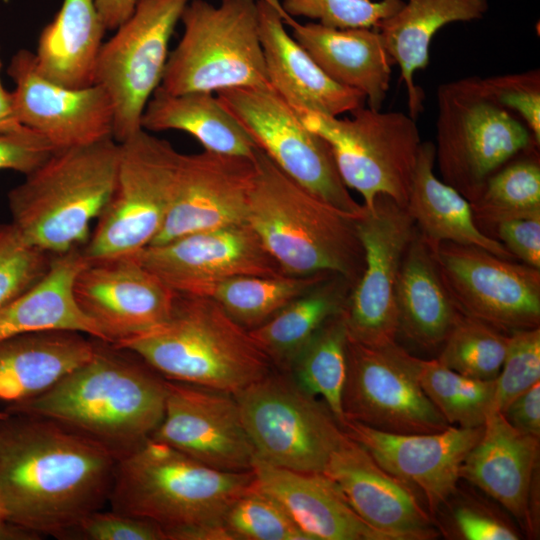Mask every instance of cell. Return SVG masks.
<instances>
[{
	"label": "cell",
	"instance_id": "6da1fadb",
	"mask_svg": "<svg viewBox=\"0 0 540 540\" xmlns=\"http://www.w3.org/2000/svg\"><path fill=\"white\" fill-rule=\"evenodd\" d=\"M117 458L52 420L23 414L0 419V511L35 536L65 539L108 502Z\"/></svg>",
	"mask_w": 540,
	"mask_h": 540
},
{
	"label": "cell",
	"instance_id": "7a4b0ae2",
	"mask_svg": "<svg viewBox=\"0 0 540 540\" xmlns=\"http://www.w3.org/2000/svg\"><path fill=\"white\" fill-rule=\"evenodd\" d=\"M165 401L166 379L132 351L94 338V352L86 362L5 411L52 420L100 444L118 460L152 437Z\"/></svg>",
	"mask_w": 540,
	"mask_h": 540
},
{
	"label": "cell",
	"instance_id": "3957f363",
	"mask_svg": "<svg viewBox=\"0 0 540 540\" xmlns=\"http://www.w3.org/2000/svg\"><path fill=\"white\" fill-rule=\"evenodd\" d=\"M246 223L285 275H341L354 285L364 269L355 216L322 200L258 147Z\"/></svg>",
	"mask_w": 540,
	"mask_h": 540
},
{
	"label": "cell",
	"instance_id": "277c9868",
	"mask_svg": "<svg viewBox=\"0 0 540 540\" xmlns=\"http://www.w3.org/2000/svg\"><path fill=\"white\" fill-rule=\"evenodd\" d=\"M119 154L113 137L54 150L9 191L10 223L50 255L83 248L114 189Z\"/></svg>",
	"mask_w": 540,
	"mask_h": 540
},
{
	"label": "cell",
	"instance_id": "5b68a950",
	"mask_svg": "<svg viewBox=\"0 0 540 540\" xmlns=\"http://www.w3.org/2000/svg\"><path fill=\"white\" fill-rule=\"evenodd\" d=\"M118 347L169 381L236 394L273 366L250 332L211 297L176 293L169 318Z\"/></svg>",
	"mask_w": 540,
	"mask_h": 540
},
{
	"label": "cell",
	"instance_id": "8992f818",
	"mask_svg": "<svg viewBox=\"0 0 540 540\" xmlns=\"http://www.w3.org/2000/svg\"><path fill=\"white\" fill-rule=\"evenodd\" d=\"M254 482L252 470L223 471L150 438L117 460L112 510L157 523L166 540L195 526H224L231 503Z\"/></svg>",
	"mask_w": 540,
	"mask_h": 540
},
{
	"label": "cell",
	"instance_id": "52a82bcc",
	"mask_svg": "<svg viewBox=\"0 0 540 540\" xmlns=\"http://www.w3.org/2000/svg\"><path fill=\"white\" fill-rule=\"evenodd\" d=\"M160 87L171 94L267 87L256 0H191Z\"/></svg>",
	"mask_w": 540,
	"mask_h": 540
},
{
	"label": "cell",
	"instance_id": "ba28073f",
	"mask_svg": "<svg viewBox=\"0 0 540 540\" xmlns=\"http://www.w3.org/2000/svg\"><path fill=\"white\" fill-rule=\"evenodd\" d=\"M435 163L441 180L469 203L486 180L518 153L539 146L528 127L469 76L437 89Z\"/></svg>",
	"mask_w": 540,
	"mask_h": 540
},
{
	"label": "cell",
	"instance_id": "9c48e42d",
	"mask_svg": "<svg viewBox=\"0 0 540 540\" xmlns=\"http://www.w3.org/2000/svg\"><path fill=\"white\" fill-rule=\"evenodd\" d=\"M295 112L328 143L344 184L362 196L365 207L378 195L406 205L422 144L416 119L365 105L346 118Z\"/></svg>",
	"mask_w": 540,
	"mask_h": 540
},
{
	"label": "cell",
	"instance_id": "30bf717a",
	"mask_svg": "<svg viewBox=\"0 0 540 540\" xmlns=\"http://www.w3.org/2000/svg\"><path fill=\"white\" fill-rule=\"evenodd\" d=\"M234 396L256 458L271 465L323 473L347 437L326 403L289 372L273 368Z\"/></svg>",
	"mask_w": 540,
	"mask_h": 540
},
{
	"label": "cell",
	"instance_id": "8fae6325",
	"mask_svg": "<svg viewBox=\"0 0 540 540\" xmlns=\"http://www.w3.org/2000/svg\"><path fill=\"white\" fill-rule=\"evenodd\" d=\"M119 145L114 189L82 248L87 260L133 255L150 245L172 203L180 153L143 129Z\"/></svg>",
	"mask_w": 540,
	"mask_h": 540
},
{
	"label": "cell",
	"instance_id": "7c38bea8",
	"mask_svg": "<svg viewBox=\"0 0 540 540\" xmlns=\"http://www.w3.org/2000/svg\"><path fill=\"white\" fill-rule=\"evenodd\" d=\"M215 95L288 176L332 206L355 216L363 214L364 206L344 184L328 143L271 86L231 88Z\"/></svg>",
	"mask_w": 540,
	"mask_h": 540
},
{
	"label": "cell",
	"instance_id": "4fadbf2b",
	"mask_svg": "<svg viewBox=\"0 0 540 540\" xmlns=\"http://www.w3.org/2000/svg\"><path fill=\"white\" fill-rule=\"evenodd\" d=\"M190 0H138L130 17L103 43L96 69L113 107L118 143L142 130L143 111L161 85L169 42Z\"/></svg>",
	"mask_w": 540,
	"mask_h": 540
},
{
	"label": "cell",
	"instance_id": "5bb4252c",
	"mask_svg": "<svg viewBox=\"0 0 540 540\" xmlns=\"http://www.w3.org/2000/svg\"><path fill=\"white\" fill-rule=\"evenodd\" d=\"M421 360L396 341L367 346L348 338L345 420L397 434L435 433L451 426L420 384Z\"/></svg>",
	"mask_w": 540,
	"mask_h": 540
},
{
	"label": "cell",
	"instance_id": "9a60e30c",
	"mask_svg": "<svg viewBox=\"0 0 540 540\" xmlns=\"http://www.w3.org/2000/svg\"><path fill=\"white\" fill-rule=\"evenodd\" d=\"M458 312L505 334L540 326V270L472 245L432 249Z\"/></svg>",
	"mask_w": 540,
	"mask_h": 540
},
{
	"label": "cell",
	"instance_id": "2e32d148",
	"mask_svg": "<svg viewBox=\"0 0 540 540\" xmlns=\"http://www.w3.org/2000/svg\"><path fill=\"white\" fill-rule=\"evenodd\" d=\"M416 229L406 207L389 196L378 195L371 207L364 206L357 219L364 269L343 311L351 341L367 346L396 341V288L404 254Z\"/></svg>",
	"mask_w": 540,
	"mask_h": 540
},
{
	"label": "cell",
	"instance_id": "e0dca14e",
	"mask_svg": "<svg viewBox=\"0 0 540 540\" xmlns=\"http://www.w3.org/2000/svg\"><path fill=\"white\" fill-rule=\"evenodd\" d=\"M74 296L102 341L120 345L163 324L176 293L133 254L87 260L75 278Z\"/></svg>",
	"mask_w": 540,
	"mask_h": 540
},
{
	"label": "cell",
	"instance_id": "ac0fdd59",
	"mask_svg": "<svg viewBox=\"0 0 540 540\" xmlns=\"http://www.w3.org/2000/svg\"><path fill=\"white\" fill-rule=\"evenodd\" d=\"M134 256L175 293L186 295L205 296L236 276L283 274L247 223L148 245Z\"/></svg>",
	"mask_w": 540,
	"mask_h": 540
},
{
	"label": "cell",
	"instance_id": "d6986e66",
	"mask_svg": "<svg viewBox=\"0 0 540 540\" xmlns=\"http://www.w3.org/2000/svg\"><path fill=\"white\" fill-rule=\"evenodd\" d=\"M152 439L223 471H248L256 457L234 394L166 380L163 419Z\"/></svg>",
	"mask_w": 540,
	"mask_h": 540
},
{
	"label": "cell",
	"instance_id": "ffe728a7",
	"mask_svg": "<svg viewBox=\"0 0 540 540\" xmlns=\"http://www.w3.org/2000/svg\"><path fill=\"white\" fill-rule=\"evenodd\" d=\"M7 73L15 83L18 120L55 150L113 137V107L102 86L73 89L56 84L38 72L34 53L25 49L13 55Z\"/></svg>",
	"mask_w": 540,
	"mask_h": 540
},
{
	"label": "cell",
	"instance_id": "44dd1931",
	"mask_svg": "<svg viewBox=\"0 0 540 540\" xmlns=\"http://www.w3.org/2000/svg\"><path fill=\"white\" fill-rule=\"evenodd\" d=\"M253 159L206 150L180 153L172 203L150 245L246 223Z\"/></svg>",
	"mask_w": 540,
	"mask_h": 540
},
{
	"label": "cell",
	"instance_id": "7402d4cb",
	"mask_svg": "<svg viewBox=\"0 0 540 540\" xmlns=\"http://www.w3.org/2000/svg\"><path fill=\"white\" fill-rule=\"evenodd\" d=\"M483 428L449 426L435 433L397 434L352 420L342 426L383 469L424 495L431 517L457 489L461 465Z\"/></svg>",
	"mask_w": 540,
	"mask_h": 540
},
{
	"label": "cell",
	"instance_id": "603a6c76",
	"mask_svg": "<svg viewBox=\"0 0 540 540\" xmlns=\"http://www.w3.org/2000/svg\"><path fill=\"white\" fill-rule=\"evenodd\" d=\"M323 473L336 483L358 516L388 540H426L438 535L415 488L383 469L348 435Z\"/></svg>",
	"mask_w": 540,
	"mask_h": 540
},
{
	"label": "cell",
	"instance_id": "cb8c5ba5",
	"mask_svg": "<svg viewBox=\"0 0 540 540\" xmlns=\"http://www.w3.org/2000/svg\"><path fill=\"white\" fill-rule=\"evenodd\" d=\"M256 3L269 83L295 111L338 117L366 104L360 92L328 77L286 31L279 0H256Z\"/></svg>",
	"mask_w": 540,
	"mask_h": 540
},
{
	"label": "cell",
	"instance_id": "d4e9b609",
	"mask_svg": "<svg viewBox=\"0 0 540 540\" xmlns=\"http://www.w3.org/2000/svg\"><path fill=\"white\" fill-rule=\"evenodd\" d=\"M255 485L275 498L311 540H388L364 522L324 473L299 472L255 457Z\"/></svg>",
	"mask_w": 540,
	"mask_h": 540
},
{
	"label": "cell",
	"instance_id": "484cf974",
	"mask_svg": "<svg viewBox=\"0 0 540 540\" xmlns=\"http://www.w3.org/2000/svg\"><path fill=\"white\" fill-rule=\"evenodd\" d=\"M291 36L336 83L360 92L368 107L380 110L390 86L392 60L376 28L337 29L300 23L278 4Z\"/></svg>",
	"mask_w": 540,
	"mask_h": 540
},
{
	"label": "cell",
	"instance_id": "4316f807",
	"mask_svg": "<svg viewBox=\"0 0 540 540\" xmlns=\"http://www.w3.org/2000/svg\"><path fill=\"white\" fill-rule=\"evenodd\" d=\"M539 438L490 412L482 435L460 468V478L480 488L521 523H530V498Z\"/></svg>",
	"mask_w": 540,
	"mask_h": 540
},
{
	"label": "cell",
	"instance_id": "83f0119b",
	"mask_svg": "<svg viewBox=\"0 0 540 540\" xmlns=\"http://www.w3.org/2000/svg\"><path fill=\"white\" fill-rule=\"evenodd\" d=\"M87 259L82 248L51 255L45 273L0 307V341L45 331H72L102 340L74 296V282Z\"/></svg>",
	"mask_w": 540,
	"mask_h": 540
},
{
	"label": "cell",
	"instance_id": "f1b7e54d",
	"mask_svg": "<svg viewBox=\"0 0 540 540\" xmlns=\"http://www.w3.org/2000/svg\"><path fill=\"white\" fill-rule=\"evenodd\" d=\"M487 10L488 0H407L376 27L392 63L400 69L412 118L423 111L424 92L414 76L428 65L434 35L447 24L481 19Z\"/></svg>",
	"mask_w": 540,
	"mask_h": 540
},
{
	"label": "cell",
	"instance_id": "f546056e",
	"mask_svg": "<svg viewBox=\"0 0 540 540\" xmlns=\"http://www.w3.org/2000/svg\"><path fill=\"white\" fill-rule=\"evenodd\" d=\"M94 338L72 331L21 334L0 341V401L33 398L86 362Z\"/></svg>",
	"mask_w": 540,
	"mask_h": 540
},
{
	"label": "cell",
	"instance_id": "4dcf8cb0",
	"mask_svg": "<svg viewBox=\"0 0 540 540\" xmlns=\"http://www.w3.org/2000/svg\"><path fill=\"white\" fill-rule=\"evenodd\" d=\"M434 166V143L422 142L405 207L428 245L432 249L441 242L472 245L516 260L500 241L479 228L469 201L439 179Z\"/></svg>",
	"mask_w": 540,
	"mask_h": 540
},
{
	"label": "cell",
	"instance_id": "1f68e13d",
	"mask_svg": "<svg viewBox=\"0 0 540 540\" xmlns=\"http://www.w3.org/2000/svg\"><path fill=\"white\" fill-rule=\"evenodd\" d=\"M398 335L433 350L442 346L459 312L438 271L432 248L416 229L396 288Z\"/></svg>",
	"mask_w": 540,
	"mask_h": 540
},
{
	"label": "cell",
	"instance_id": "d6a6232c",
	"mask_svg": "<svg viewBox=\"0 0 540 540\" xmlns=\"http://www.w3.org/2000/svg\"><path fill=\"white\" fill-rule=\"evenodd\" d=\"M105 31L95 0H64L39 35L34 53L38 72L68 88L96 84Z\"/></svg>",
	"mask_w": 540,
	"mask_h": 540
},
{
	"label": "cell",
	"instance_id": "836d02e7",
	"mask_svg": "<svg viewBox=\"0 0 540 540\" xmlns=\"http://www.w3.org/2000/svg\"><path fill=\"white\" fill-rule=\"evenodd\" d=\"M141 127L148 132H186L204 150L219 154L253 159L257 148L212 92L171 94L159 86L143 111Z\"/></svg>",
	"mask_w": 540,
	"mask_h": 540
},
{
	"label": "cell",
	"instance_id": "e575fe53",
	"mask_svg": "<svg viewBox=\"0 0 540 540\" xmlns=\"http://www.w3.org/2000/svg\"><path fill=\"white\" fill-rule=\"evenodd\" d=\"M353 287L345 277L331 274L249 331L274 369L290 372L321 326L344 311Z\"/></svg>",
	"mask_w": 540,
	"mask_h": 540
},
{
	"label": "cell",
	"instance_id": "d590c367",
	"mask_svg": "<svg viewBox=\"0 0 540 540\" xmlns=\"http://www.w3.org/2000/svg\"><path fill=\"white\" fill-rule=\"evenodd\" d=\"M539 149L528 148L502 165L470 203L475 221L485 234L504 220L540 217Z\"/></svg>",
	"mask_w": 540,
	"mask_h": 540
},
{
	"label": "cell",
	"instance_id": "8d00e7d4",
	"mask_svg": "<svg viewBox=\"0 0 540 540\" xmlns=\"http://www.w3.org/2000/svg\"><path fill=\"white\" fill-rule=\"evenodd\" d=\"M331 274L334 273L236 276L217 283L205 296L214 299L234 321L250 331Z\"/></svg>",
	"mask_w": 540,
	"mask_h": 540
},
{
	"label": "cell",
	"instance_id": "74e56055",
	"mask_svg": "<svg viewBox=\"0 0 540 540\" xmlns=\"http://www.w3.org/2000/svg\"><path fill=\"white\" fill-rule=\"evenodd\" d=\"M348 333L343 312L329 318L296 358L290 374L308 393L323 400L342 427V395L347 375Z\"/></svg>",
	"mask_w": 540,
	"mask_h": 540
},
{
	"label": "cell",
	"instance_id": "f35d334b",
	"mask_svg": "<svg viewBox=\"0 0 540 540\" xmlns=\"http://www.w3.org/2000/svg\"><path fill=\"white\" fill-rule=\"evenodd\" d=\"M419 379L427 397L451 426H483L492 411L494 380L463 376L437 359L421 360Z\"/></svg>",
	"mask_w": 540,
	"mask_h": 540
},
{
	"label": "cell",
	"instance_id": "ab89813d",
	"mask_svg": "<svg viewBox=\"0 0 540 540\" xmlns=\"http://www.w3.org/2000/svg\"><path fill=\"white\" fill-rule=\"evenodd\" d=\"M508 336L459 312L436 359L463 376L494 380L504 361Z\"/></svg>",
	"mask_w": 540,
	"mask_h": 540
},
{
	"label": "cell",
	"instance_id": "60d3db41",
	"mask_svg": "<svg viewBox=\"0 0 540 540\" xmlns=\"http://www.w3.org/2000/svg\"><path fill=\"white\" fill-rule=\"evenodd\" d=\"M224 526L233 540H311L282 505L254 482L231 503Z\"/></svg>",
	"mask_w": 540,
	"mask_h": 540
},
{
	"label": "cell",
	"instance_id": "b9f144b4",
	"mask_svg": "<svg viewBox=\"0 0 540 540\" xmlns=\"http://www.w3.org/2000/svg\"><path fill=\"white\" fill-rule=\"evenodd\" d=\"M405 0H280L292 17H306L337 29L376 28L397 12Z\"/></svg>",
	"mask_w": 540,
	"mask_h": 540
},
{
	"label": "cell",
	"instance_id": "7bdbcfd3",
	"mask_svg": "<svg viewBox=\"0 0 540 540\" xmlns=\"http://www.w3.org/2000/svg\"><path fill=\"white\" fill-rule=\"evenodd\" d=\"M494 381L491 412L500 413L517 396L540 382V327L509 334L504 361Z\"/></svg>",
	"mask_w": 540,
	"mask_h": 540
},
{
	"label": "cell",
	"instance_id": "ee69618b",
	"mask_svg": "<svg viewBox=\"0 0 540 540\" xmlns=\"http://www.w3.org/2000/svg\"><path fill=\"white\" fill-rule=\"evenodd\" d=\"M50 257L29 245L11 223H0V307L34 284Z\"/></svg>",
	"mask_w": 540,
	"mask_h": 540
},
{
	"label": "cell",
	"instance_id": "f6af8a7d",
	"mask_svg": "<svg viewBox=\"0 0 540 540\" xmlns=\"http://www.w3.org/2000/svg\"><path fill=\"white\" fill-rule=\"evenodd\" d=\"M485 93L516 115L540 144V70L482 78Z\"/></svg>",
	"mask_w": 540,
	"mask_h": 540
},
{
	"label": "cell",
	"instance_id": "bcb514c9",
	"mask_svg": "<svg viewBox=\"0 0 540 540\" xmlns=\"http://www.w3.org/2000/svg\"><path fill=\"white\" fill-rule=\"evenodd\" d=\"M65 539L166 540L157 523L117 511H95L82 519Z\"/></svg>",
	"mask_w": 540,
	"mask_h": 540
},
{
	"label": "cell",
	"instance_id": "7dc6e473",
	"mask_svg": "<svg viewBox=\"0 0 540 540\" xmlns=\"http://www.w3.org/2000/svg\"><path fill=\"white\" fill-rule=\"evenodd\" d=\"M449 522L457 538L465 540H517L519 533L502 516L475 500H454Z\"/></svg>",
	"mask_w": 540,
	"mask_h": 540
},
{
	"label": "cell",
	"instance_id": "c3c4849f",
	"mask_svg": "<svg viewBox=\"0 0 540 540\" xmlns=\"http://www.w3.org/2000/svg\"><path fill=\"white\" fill-rule=\"evenodd\" d=\"M54 150L48 141L29 128L0 134V170H13L25 176L38 168Z\"/></svg>",
	"mask_w": 540,
	"mask_h": 540
},
{
	"label": "cell",
	"instance_id": "681fc988",
	"mask_svg": "<svg viewBox=\"0 0 540 540\" xmlns=\"http://www.w3.org/2000/svg\"><path fill=\"white\" fill-rule=\"evenodd\" d=\"M492 237L517 261L540 270V217L508 219L497 223Z\"/></svg>",
	"mask_w": 540,
	"mask_h": 540
},
{
	"label": "cell",
	"instance_id": "f907efd6",
	"mask_svg": "<svg viewBox=\"0 0 540 540\" xmlns=\"http://www.w3.org/2000/svg\"><path fill=\"white\" fill-rule=\"evenodd\" d=\"M502 415L514 428L540 438V382L511 401Z\"/></svg>",
	"mask_w": 540,
	"mask_h": 540
},
{
	"label": "cell",
	"instance_id": "816d5d0a",
	"mask_svg": "<svg viewBox=\"0 0 540 540\" xmlns=\"http://www.w3.org/2000/svg\"><path fill=\"white\" fill-rule=\"evenodd\" d=\"M138 0H95L106 30H116L133 13Z\"/></svg>",
	"mask_w": 540,
	"mask_h": 540
},
{
	"label": "cell",
	"instance_id": "f5cc1de1",
	"mask_svg": "<svg viewBox=\"0 0 540 540\" xmlns=\"http://www.w3.org/2000/svg\"><path fill=\"white\" fill-rule=\"evenodd\" d=\"M27 129L18 120L12 91L7 90L0 81V134L15 133Z\"/></svg>",
	"mask_w": 540,
	"mask_h": 540
},
{
	"label": "cell",
	"instance_id": "db71d44e",
	"mask_svg": "<svg viewBox=\"0 0 540 540\" xmlns=\"http://www.w3.org/2000/svg\"><path fill=\"white\" fill-rule=\"evenodd\" d=\"M37 536L21 530L10 524L0 511V540L7 539H36Z\"/></svg>",
	"mask_w": 540,
	"mask_h": 540
},
{
	"label": "cell",
	"instance_id": "11a10c76",
	"mask_svg": "<svg viewBox=\"0 0 540 540\" xmlns=\"http://www.w3.org/2000/svg\"><path fill=\"white\" fill-rule=\"evenodd\" d=\"M8 413L6 411H0V418L6 417Z\"/></svg>",
	"mask_w": 540,
	"mask_h": 540
},
{
	"label": "cell",
	"instance_id": "9f6ffc18",
	"mask_svg": "<svg viewBox=\"0 0 540 540\" xmlns=\"http://www.w3.org/2000/svg\"><path fill=\"white\" fill-rule=\"evenodd\" d=\"M1 67H2V63H1V58H0V70H1Z\"/></svg>",
	"mask_w": 540,
	"mask_h": 540
},
{
	"label": "cell",
	"instance_id": "6f0895ef",
	"mask_svg": "<svg viewBox=\"0 0 540 540\" xmlns=\"http://www.w3.org/2000/svg\"><path fill=\"white\" fill-rule=\"evenodd\" d=\"M3 418H5V417H3ZM3 418H0V419H3Z\"/></svg>",
	"mask_w": 540,
	"mask_h": 540
}]
</instances>
